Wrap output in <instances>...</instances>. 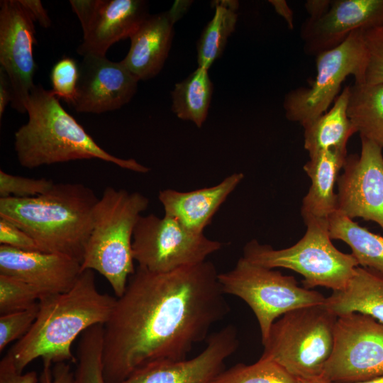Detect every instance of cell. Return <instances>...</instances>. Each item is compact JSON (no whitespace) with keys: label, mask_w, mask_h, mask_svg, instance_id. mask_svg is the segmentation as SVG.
<instances>
[{"label":"cell","mask_w":383,"mask_h":383,"mask_svg":"<svg viewBox=\"0 0 383 383\" xmlns=\"http://www.w3.org/2000/svg\"><path fill=\"white\" fill-rule=\"evenodd\" d=\"M218 276L208 260L168 272L138 265L104 325L106 383L151 362L187 359L230 311Z\"/></svg>","instance_id":"obj_1"},{"label":"cell","mask_w":383,"mask_h":383,"mask_svg":"<svg viewBox=\"0 0 383 383\" xmlns=\"http://www.w3.org/2000/svg\"><path fill=\"white\" fill-rule=\"evenodd\" d=\"M94 272L82 271L70 290L40 299L30 329L7 353L18 372L38 358L52 365L76 363L72 345L77 336L109 321L116 299L99 291Z\"/></svg>","instance_id":"obj_2"},{"label":"cell","mask_w":383,"mask_h":383,"mask_svg":"<svg viewBox=\"0 0 383 383\" xmlns=\"http://www.w3.org/2000/svg\"><path fill=\"white\" fill-rule=\"evenodd\" d=\"M28 120L14 133V150L27 169L79 160L98 159L139 173L150 169L134 159L114 156L101 148L51 91L35 84L26 104Z\"/></svg>","instance_id":"obj_3"},{"label":"cell","mask_w":383,"mask_h":383,"mask_svg":"<svg viewBox=\"0 0 383 383\" xmlns=\"http://www.w3.org/2000/svg\"><path fill=\"white\" fill-rule=\"evenodd\" d=\"M98 199L83 184L57 183L34 197L0 198V218L27 233L42 252L68 255L81 262Z\"/></svg>","instance_id":"obj_4"},{"label":"cell","mask_w":383,"mask_h":383,"mask_svg":"<svg viewBox=\"0 0 383 383\" xmlns=\"http://www.w3.org/2000/svg\"><path fill=\"white\" fill-rule=\"evenodd\" d=\"M149 200L138 192L107 187L94 208L92 228L82 260V272L96 271L116 296L124 293L135 272L132 240L135 226Z\"/></svg>","instance_id":"obj_5"},{"label":"cell","mask_w":383,"mask_h":383,"mask_svg":"<svg viewBox=\"0 0 383 383\" xmlns=\"http://www.w3.org/2000/svg\"><path fill=\"white\" fill-rule=\"evenodd\" d=\"M304 221L306 233L292 246L276 250L252 239L244 246L243 257L265 267L293 270L304 277V287L307 289H343L358 262L352 254L340 251L332 243L328 218H309Z\"/></svg>","instance_id":"obj_6"},{"label":"cell","mask_w":383,"mask_h":383,"mask_svg":"<svg viewBox=\"0 0 383 383\" xmlns=\"http://www.w3.org/2000/svg\"><path fill=\"white\" fill-rule=\"evenodd\" d=\"M337 317L324 304L286 313L272 325L260 358L274 362L296 379L322 376Z\"/></svg>","instance_id":"obj_7"},{"label":"cell","mask_w":383,"mask_h":383,"mask_svg":"<svg viewBox=\"0 0 383 383\" xmlns=\"http://www.w3.org/2000/svg\"><path fill=\"white\" fill-rule=\"evenodd\" d=\"M223 292L243 300L257 320L262 343L277 318L296 309L324 304L321 293L301 287L292 276L240 257L235 267L218 274Z\"/></svg>","instance_id":"obj_8"},{"label":"cell","mask_w":383,"mask_h":383,"mask_svg":"<svg viewBox=\"0 0 383 383\" xmlns=\"http://www.w3.org/2000/svg\"><path fill=\"white\" fill-rule=\"evenodd\" d=\"M366 51L362 30L352 33L340 45L316 56V75L309 87L291 90L284 97L286 118L302 126L326 112L350 75L362 84Z\"/></svg>","instance_id":"obj_9"},{"label":"cell","mask_w":383,"mask_h":383,"mask_svg":"<svg viewBox=\"0 0 383 383\" xmlns=\"http://www.w3.org/2000/svg\"><path fill=\"white\" fill-rule=\"evenodd\" d=\"M223 244L189 231L174 218L153 213L140 216L135 226L132 250L138 266L168 272L206 260Z\"/></svg>","instance_id":"obj_10"},{"label":"cell","mask_w":383,"mask_h":383,"mask_svg":"<svg viewBox=\"0 0 383 383\" xmlns=\"http://www.w3.org/2000/svg\"><path fill=\"white\" fill-rule=\"evenodd\" d=\"M323 376L352 383L383 376V324L356 312L338 316L333 345Z\"/></svg>","instance_id":"obj_11"},{"label":"cell","mask_w":383,"mask_h":383,"mask_svg":"<svg viewBox=\"0 0 383 383\" xmlns=\"http://www.w3.org/2000/svg\"><path fill=\"white\" fill-rule=\"evenodd\" d=\"M34 22L19 0L0 1V68L11 84V106L21 113L26 112L27 101L35 86Z\"/></svg>","instance_id":"obj_12"},{"label":"cell","mask_w":383,"mask_h":383,"mask_svg":"<svg viewBox=\"0 0 383 383\" xmlns=\"http://www.w3.org/2000/svg\"><path fill=\"white\" fill-rule=\"evenodd\" d=\"M360 138V154L347 156L338 178L337 210L353 220L375 222L383 231V150Z\"/></svg>","instance_id":"obj_13"},{"label":"cell","mask_w":383,"mask_h":383,"mask_svg":"<svg viewBox=\"0 0 383 383\" xmlns=\"http://www.w3.org/2000/svg\"><path fill=\"white\" fill-rule=\"evenodd\" d=\"M79 20L82 41L77 48L81 56H106L115 43L130 38L150 15L143 0H71Z\"/></svg>","instance_id":"obj_14"},{"label":"cell","mask_w":383,"mask_h":383,"mask_svg":"<svg viewBox=\"0 0 383 383\" xmlns=\"http://www.w3.org/2000/svg\"><path fill=\"white\" fill-rule=\"evenodd\" d=\"M238 345L237 330L229 324L210 335L205 348L194 357L149 363L118 383H213Z\"/></svg>","instance_id":"obj_15"},{"label":"cell","mask_w":383,"mask_h":383,"mask_svg":"<svg viewBox=\"0 0 383 383\" xmlns=\"http://www.w3.org/2000/svg\"><path fill=\"white\" fill-rule=\"evenodd\" d=\"M79 63L77 93L71 105L78 113H101L128 104L136 93L138 79L120 62L87 55Z\"/></svg>","instance_id":"obj_16"},{"label":"cell","mask_w":383,"mask_h":383,"mask_svg":"<svg viewBox=\"0 0 383 383\" xmlns=\"http://www.w3.org/2000/svg\"><path fill=\"white\" fill-rule=\"evenodd\" d=\"M383 26V0H333L328 11L301 28L306 55L316 56L343 43L354 31Z\"/></svg>","instance_id":"obj_17"},{"label":"cell","mask_w":383,"mask_h":383,"mask_svg":"<svg viewBox=\"0 0 383 383\" xmlns=\"http://www.w3.org/2000/svg\"><path fill=\"white\" fill-rule=\"evenodd\" d=\"M81 272V262L68 255L0 245V274L27 283L41 298L67 292Z\"/></svg>","instance_id":"obj_18"},{"label":"cell","mask_w":383,"mask_h":383,"mask_svg":"<svg viewBox=\"0 0 383 383\" xmlns=\"http://www.w3.org/2000/svg\"><path fill=\"white\" fill-rule=\"evenodd\" d=\"M188 4L177 2L167 11L149 15L130 37V50L121 62L138 80L151 79L162 70L171 47L174 24Z\"/></svg>","instance_id":"obj_19"},{"label":"cell","mask_w":383,"mask_h":383,"mask_svg":"<svg viewBox=\"0 0 383 383\" xmlns=\"http://www.w3.org/2000/svg\"><path fill=\"white\" fill-rule=\"evenodd\" d=\"M243 178V173H233L210 187L190 192L161 190L158 198L165 215L176 219L189 231L202 234L220 206Z\"/></svg>","instance_id":"obj_20"},{"label":"cell","mask_w":383,"mask_h":383,"mask_svg":"<svg viewBox=\"0 0 383 383\" xmlns=\"http://www.w3.org/2000/svg\"><path fill=\"white\" fill-rule=\"evenodd\" d=\"M347 148H333L309 155L303 169L311 180L307 194L302 200L303 219L328 218L337 210L335 185L343 167Z\"/></svg>","instance_id":"obj_21"},{"label":"cell","mask_w":383,"mask_h":383,"mask_svg":"<svg viewBox=\"0 0 383 383\" xmlns=\"http://www.w3.org/2000/svg\"><path fill=\"white\" fill-rule=\"evenodd\" d=\"M324 306L337 316L356 312L383 324V276L357 267L346 287L333 292L326 297Z\"/></svg>","instance_id":"obj_22"},{"label":"cell","mask_w":383,"mask_h":383,"mask_svg":"<svg viewBox=\"0 0 383 383\" xmlns=\"http://www.w3.org/2000/svg\"><path fill=\"white\" fill-rule=\"evenodd\" d=\"M350 86L345 87L332 107L304 125V147L312 155L333 148H347L349 138L357 131L349 118Z\"/></svg>","instance_id":"obj_23"},{"label":"cell","mask_w":383,"mask_h":383,"mask_svg":"<svg viewBox=\"0 0 383 383\" xmlns=\"http://www.w3.org/2000/svg\"><path fill=\"white\" fill-rule=\"evenodd\" d=\"M332 240H340L351 249L359 266L383 276V236L360 226L336 210L328 218Z\"/></svg>","instance_id":"obj_24"},{"label":"cell","mask_w":383,"mask_h":383,"mask_svg":"<svg viewBox=\"0 0 383 383\" xmlns=\"http://www.w3.org/2000/svg\"><path fill=\"white\" fill-rule=\"evenodd\" d=\"M348 113L360 138L383 150V84L350 86Z\"/></svg>","instance_id":"obj_25"},{"label":"cell","mask_w":383,"mask_h":383,"mask_svg":"<svg viewBox=\"0 0 383 383\" xmlns=\"http://www.w3.org/2000/svg\"><path fill=\"white\" fill-rule=\"evenodd\" d=\"M212 93L213 84L208 70L198 67L175 84L172 92V110L178 118L191 121L200 128L207 117Z\"/></svg>","instance_id":"obj_26"},{"label":"cell","mask_w":383,"mask_h":383,"mask_svg":"<svg viewBox=\"0 0 383 383\" xmlns=\"http://www.w3.org/2000/svg\"><path fill=\"white\" fill-rule=\"evenodd\" d=\"M213 5V17L204 29L196 49L199 67L207 70L222 55L238 20V1H216Z\"/></svg>","instance_id":"obj_27"},{"label":"cell","mask_w":383,"mask_h":383,"mask_svg":"<svg viewBox=\"0 0 383 383\" xmlns=\"http://www.w3.org/2000/svg\"><path fill=\"white\" fill-rule=\"evenodd\" d=\"M104 325L86 330L77 349L74 383H106L103 375Z\"/></svg>","instance_id":"obj_28"},{"label":"cell","mask_w":383,"mask_h":383,"mask_svg":"<svg viewBox=\"0 0 383 383\" xmlns=\"http://www.w3.org/2000/svg\"><path fill=\"white\" fill-rule=\"evenodd\" d=\"M213 383H296V379L274 362L260 358L252 365L238 363L223 370Z\"/></svg>","instance_id":"obj_29"},{"label":"cell","mask_w":383,"mask_h":383,"mask_svg":"<svg viewBox=\"0 0 383 383\" xmlns=\"http://www.w3.org/2000/svg\"><path fill=\"white\" fill-rule=\"evenodd\" d=\"M41 296L27 283L0 274V314L18 311L38 304Z\"/></svg>","instance_id":"obj_30"},{"label":"cell","mask_w":383,"mask_h":383,"mask_svg":"<svg viewBox=\"0 0 383 383\" xmlns=\"http://www.w3.org/2000/svg\"><path fill=\"white\" fill-rule=\"evenodd\" d=\"M366 64L362 84H383V26L362 30Z\"/></svg>","instance_id":"obj_31"},{"label":"cell","mask_w":383,"mask_h":383,"mask_svg":"<svg viewBox=\"0 0 383 383\" xmlns=\"http://www.w3.org/2000/svg\"><path fill=\"white\" fill-rule=\"evenodd\" d=\"M50 77L52 93L71 106L76 96L79 79L77 62L68 57L60 59L53 65Z\"/></svg>","instance_id":"obj_32"},{"label":"cell","mask_w":383,"mask_h":383,"mask_svg":"<svg viewBox=\"0 0 383 383\" xmlns=\"http://www.w3.org/2000/svg\"><path fill=\"white\" fill-rule=\"evenodd\" d=\"M55 183L46 178H29L0 170V198L26 199L50 190Z\"/></svg>","instance_id":"obj_33"},{"label":"cell","mask_w":383,"mask_h":383,"mask_svg":"<svg viewBox=\"0 0 383 383\" xmlns=\"http://www.w3.org/2000/svg\"><path fill=\"white\" fill-rule=\"evenodd\" d=\"M39 310V302L30 308L0 315V353L30 329Z\"/></svg>","instance_id":"obj_34"},{"label":"cell","mask_w":383,"mask_h":383,"mask_svg":"<svg viewBox=\"0 0 383 383\" xmlns=\"http://www.w3.org/2000/svg\"><path fill=\"white\" fill-rule=\"evenodd\" d=\"M0 243L21 250L41 251L37 243L27 233L3 218H0Z\"/></svg>","instance_id":"obj_35"},{"label":"cell","mask_w":383,"mask_h":383,"mask_svg":"<svg viewBox=\"0 0 383 383\" xmlns=\"http://www.w3.org/2000/svg\"><path fill=\"white\" fill-rule=\"evenodd\" d=\"M34 371L22 373L17 370L11 355L7 353L0 362V383H38Z\"/></svg>","instance_id":"obj_36"},{"label":"cell","mask_w":383,"mask_h":383,"mask_svg":"<svg viewBox=\"0 0 383 383\" xmlns=\"http://www.w3.org/2000/svg\"><path fill=\"white\" fill-rule=\"evenodd\" d=\"M40 383H74V372L67 362H43Z\"/></svg>","instance_id":"obj_37"},{"label":"cell","mask_w":383,"mask_h":383,"mask_svg":"<svg viewBox=\"0 0 383 383\" xmlns=\"http://www.w3.org/2000/svg\"><path fill=\"white\" fill-rule=\"evenodd\" d=\"M19 2L29 12L34 21H37L41 27H50L51 19L40 0H19Z\"/></svg>","instance_id":"obj_38"},{"label":"cell","mask_w":383,"mask_h":383,"mask_svg":"<svg viewBox=\"0 0 383 383\" xmlns=\"http://www.w3.org/2000/svg\"><path fill=\"white\" fill-rule=\"evenodd\" d=\"M12 101V89L5 72L0 68V119L1 120L7 105Z\"/></svg>","instance_id":"obj_39"},{"label":"cell","mask_w":383,"mask_h":383,"mask_svg":"<svg viewBox=\"0 0 383 383\" xmlns=\"http://www.w3.org/2000/svg\"><path fill=\"white\" fill-rule=\"evenodd\" d=\"M331 0H307L304 3L305 9L309 15L308 18L315 20L323 16L330 9Z\"/></svg>","instance_id":"obj_40"},{"label":"cell","mask_w":383,"mask_h":383,"mask_svg":"<svg viewBox=\"0 0 383 383\" xmlns=\"http://www.w3.org/2000/svg\"><path fill=\"white\" fill-rule=\"evenodd\" d=\"M270 2L274 6L276 12L285 20L288 28L291 30L293 29L294 13L287 2L284 0H270Z\"/></svg>","instance_id":"obj_41"},{"label":"cell","mask_w":383,"mask_h":383,"mask_svg":"<svg viewBox=\"0 0 383 383\" xmlns=\"http://www.w3.org/2000/svg\"><path fill=\"white\" fill-rule=\"evenodd\" d=\"M296 383H332L323 375L314 378L309 379H296Z\"/></svg>","instance_id":"obj_42"},{"label":"cell","mask_w":383,"mask_h":383,"mask_svg":"<svg viewBox=\"0 0 383 383\" xmlns=\"http://www.w3.org/2000/svg\"><path fill=\"white\" fill-rule=\"evenodd\" d=\"M352 383H383V376L374 378L372 379H368L365 381H362V382H352Z\"/></svg>","instance_id":"obj_43"}]
</instances>
